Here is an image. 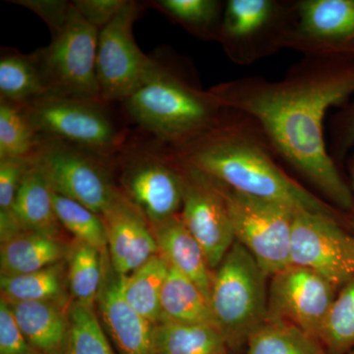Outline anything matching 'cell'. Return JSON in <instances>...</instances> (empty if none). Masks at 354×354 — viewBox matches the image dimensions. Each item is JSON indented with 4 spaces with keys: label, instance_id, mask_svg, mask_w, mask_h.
Wrapping results in <instances>:
<instances>
[{
    "label": "cell",
    "instance_id": "obj_14",
    "mask_svg": "<svg viewBox=\"0 0 354 354\" xmlns=\"http://www.w3.org/2000/svg\"><path fill=\"white\" fill-rule=\"evenodd\" d=\"M124 274L114 271L109 253L97 304L101 323L120 354H156L153 326L124 297Z\"/></svg>",
    "mask_w": 354,
    "mask_h": 354
},
{
    "label": "cell",
    "instance_id": "obj_36",
    "mask_svg": "<svg viewBox=\"0 0 354 354\" xmlns=\"http://www.w3.org/2000/svg\"><path fill=\"white\" fill-rule=\"evenodd\" d=\"M13 3L25 7L39 15L48 25L53 35L62 29L71 12L72 2L62 0H15Z\"/></svg>",
    "mask_w": 354,
    "mask_h": 354
},
{
    "label": "cell",
    "instance_id": "obj_29",
    "mask_svg": "<svg viewBox=\"0 0 354 354\" xmlns=\"http://www.w3.org/2000/svg\"><path fill=\"white\" fill-rule=\"evenodd\" d=\"M39 141L24 106L0 102V158L31 157Z\"/></svg>",
    "mask_w": 354,
    "mask_h": 354
},
{
    "label": "cell",
    "instance_id": "obj_12",
    "mask_svg": "<svg viewBox=\"0 0 354 354\" xmlns=\"http://www.w3.org/2000/svg\"><path fill=\"white\" fill-rule=\"evenodd\" d=\"M181 177L183 201L179 215L214 271L236 241L232 223L223 200L206 174L186 162Z\"/></svg>",
    "mask_w": 354,
    "mask_h": 354
},
{
    "label": "cell",
    "instance_id": "obj_32",
    "mask_svg": "<svg viewBox=\"0 0 354 354\" xmlns=\"http://www.w3.org/2000/svg\"><path fill=\"white\" fill-rule=\"evenodd\" d=\"M31 157L0 158V239L1 242L24 232L14 214V203L23 177L31 167Z\"/></svg>",
    "mask_w": 354,
    "mask_h": 354
},
{
    "label": "cell",
    "instance_id": "obj_6",
    "mask_svg": "<svg viewBox=\"0 0 354 354\" xmlns=\"http://www.w3.org/2000/svg\"><path fill=\"white\" fill-rule=\"evenodd\" d=\"M99 34L72 3L62 29L35 55L50 94L102 102L97 75Z\"/></svg>",
    "mask_w": 354,
    "mask_h": 354
},
{
    "label": "cell",
    "instance_id": "obj_34",
    "mask_svg": "<svg viewBox=\"0 0 354 354\" xmlns=\"http://www.w3.org/2000/svg\"><path fill=\"white\" fill-rule=\"evenodd\" d=\"M0 354H39L30 346L8 302L0 299Z\"/></svg>",
    "mask_w": 354,
    "mask_h": 354
},
{
    "label": "cell",
    "instance_id": "obj_7",
    "mask_svg": "<svg viewBox=\"0 0 354 354\" xmlns=\"http://www.w3.org/2000/svg\"><path fill=\"white\" fill-rule=\"evenodd\" d=\"M102 102L48 93L24 109L39 138L59 140L108 158L120 138Z\"/></svg>",
    "mask_w": 354,
    "mask_h": 354
},
{
    "label": "cell",
    "instance_id": "obj_23",
    "mask_svg": "<svg viewBox=\"0 0 354 354\" xmlns=\"http://www.w3.org/2000/svg\"><path fill=\"white\" fill-rule=\"evenodd\" d=\"M169 270V263L158 253L125 276L123 291L128 304L153 325L160 322V295Z\"/></svg>",
    "mask_w": 354,
    "mask_h": 354
},
{
    "label": "cell",
    "instance_id": "obj_30",
    "mask_svg": "<svg viewBox=\"0 0 354 354\" xmlns=\"http://www.w3.org/2000/svg\"><path fill=\"white\" fill-rule=\"evenodd\" d=\"M53 203L60 225L75 236V241L108 252L106 227L101 216L80 203L55 192Z\"/></svg>",
    "mask_w": 354,
    "mask_h": 354
},
{
    "label": "cell",
    "instance_id": "obj_5",
    "mask_svg": "<svg viewBox=\"0 0 354 354\" xmlns=\"http://www.w3.org/2000/svg\"><path fill=\"white\" fill-rule=\"evenodd\" d=\"M124 102L133 120L165 141L188 138L208 127L213 118L206 97L160 67Z\"/></svg>",
    "mask_w": 354,
    "mask_h": 354
},
{
    "label": "cell",
    "instance_id": "obj_31",
    "mask_svg": "<svg viewBox=\"0 0 354 354\" xmlns=\"http://www.w3.org/2000/svg\"><path fill=\"white\" fill-rule=\"evenodd\" d=\"M69 354H114L94 307L73 301L67 309Z\"/></svg>",
    "mask_w": 354,
    "mask_h": 354
},
{
    "label": "cell",
    "instance_id": "obj_4",
    "mask_svg": "<svg viewBox=\"0 0 354 354\" xmlns=\"http://www.w3.org/2000/svg\"><path fill=\"white\" fill-rule=\"evenodd\" d=\"M207 176L223 200L235 241L245 247L266 274L271 278L290 266L291 232L297 212L279 203L243 194Z\"/></svg>",
    "mask_w": 354,
    "mask_h": 354
},
{
    "label": "cell",
    "instance_id": "obj_27",
    "mask_svg": "<svg viewBox=\"0 0 354 354\" xmlns=\"http://www.w3.org/2000/svg\"><path fill=\"white\" fill-rule=\"evenodd\" d=\"M246 354H329L321 342L290 324L267 320L256 330Z\"/></svg>",
    "mask_w": 354,
    "mask_h": 354
},
{
    "label": "cell",
    "instance_id": "obj_17",
    "mask_svg": "<svg viewBox=\"0 0 354 354\" xmlns=\"http://www.w3.org/2000/svg\"><path fill=\"white\" fill-rule=\"evenodd\" d=\"M7 302L26 339L37 353L69 354V320L62 305L46 301Z\"/></svg>",
    "mask_w": 354,
    "mask_h": 354
},
{
    "label": "cell",
    "instance_id": "obj_1",
    "mask_svg": "<svg viewBox=\"0 0 354 354\" xmlns=\"http://www.w3.org/2000/svg\"><path fill=\"white\" fill-rule=\"evenodd\" d=\"M354 88L348 78L266 88L242 100L241 108L262 123L283 157L342 208L353 196L325 149L323 120L330 106Z\"/></svg>",
    "mask_w": 354,
    "mask_h": 354
},
{
    "label": "cell",
    "instance_id": "obj_15",
    "mask_svg": "<svg viewBox=\"0 0 354 354\" xmlns=\"http://www.w3.org/2000/svg\"><path fill=\"white\" fill-rule=\"evenodd\" d=\"M101 218L106 227L109 261L118 274L128 276L158 253L150 223L122 193Z\"/></svg>",
    "mask_w": 354,
    "mask_h": 354
},
{
    "label": "cell",
    "instance_id": "obj_11",
    "mask_svg": "<svg viewBox=\"0 0 354 354\" xmlns=\"http://www.w3.org/2000/svg\"><path fill=\"white\" fill-rule=\"evenodd\" d=\"M337 291L320 274L288 266L270 278L267 320L290 324L319 341Z\"/></svg>",
    "mask_w": 354,
    "mask_h": 354
},
{
    "label": "cell",
    "instance_id": "obj_39",
    "mask_svg": "<svg viewBox=\"0 0 354 354\" xmlns=\"http://www.w3.org/2000/svg\"><path fill=\"white\" fill-rule=\"evenodd\" d=\"M346 354H354V348L353 349H351V351H348V353H346Z\"/></svg>",
    "mask_w": 354,
    "mask_h": 354
},
{
    "label": "cell",
    "instance_id": "obj_33",
    "mask_svg": "<svg viewBox=\"0 0 354 354\" xmlns=\"http://www.w3.org/2000/svg\"><path fill=\"white\" fill-rule=\"evenodd\" d=\"M272 7L268 0H230L225 13V31L239 38L253 34L269 19Z\"/></svg>",
    "mask_w": 354,
    "mask_h": 354
},
{
    "label": "cell",
    "instance_id": "obj_20",
    "mask_svg": "<svg viewBox=\"0 0 354 354\" xmlns=\"http://www.w3.org/2000/svg\"><path fill=\"white\" fill-rule=\"evenodd\" d=\"M160 321L215 326L209 300L190 279L169 265L160 295Z\"/></svg>",
    "mask_w": 354,
    "mask_h": 354
},
{
    "label": "cell",
    "instance_id": "obj_35",
    "mask_svg": "<svg viewBox=\"0 0 354 354\" xmlns=\"http://www.w3.org/2000/svg\"><path fill=\"white\" fill-rule=\"evenodd\" d=\"M158 4L176 19L192 25L208 24L218 8V2L212 0H162Z\"/></svg>",
    "mask_w": 354,
    "mask_h": 354
},
{
    "label": "cell",
    "instance_id": "obj_22",
    "mask_svg": "<svg viewBox=\"0 0 354 354\" xmlns=\"http://www.w3.org/2000/svg\"><path fill=\"white\" fill-rule=\"evenodd\" d=\"M64 262L38 272L0 277L1 297L7 301H46L62 305L66 299Z\"/></svg>",
    "mask_w": 354,
    "mask_h": 354
},
{
    "label": "cell",
    "instance_id": "obj_3",
    "mask_svg": "<svg viewBox=\"0 0 354 354\" xmlns=\"http://www.w3.org/2000/svg\"><path fill=\"white\" fill-rule=\"evenodd\" d=\"M269 279L237 241L213 271L209 305L232 353L245 349L251 335L267 321Z\"/></svg>",
    "mask_w": 354,
    "mask_h": 354
},
{
    "label": "cell",
    "instance_id": "obj_26",
    "mask_svg": "<svg viewBox=\"0 0 354 354\" xmlns=\"http://www.w3.org/2000/svg\"><path fill=\"white\" fill-rule=\"evenodd\" d=\"M48 93L36 57L20 53H8L1 57V100L24 106Z\"/></svg>",
    "mask_w": 354,
    "mask_h": 354
},
{
    "label": "cell",
    "instance_id": "obj_38",
    "mask_svg": "<svg viewBox=\"0 0 354 354\" xmlns=\"http://www.w3.org/2000/svg\"><path fill=\"white\" fill-rule=\"evenodd\" d=\"M349 138L354 139V123L353 127L351 128V134H349Z\"/></svg>",
    "mask_w": 354,
    "mask_h": 354
},
{
    "label": "cell",
    "instance_id": "obj_2",
    "mask_svg": "<svg viewBox=\"0 0 354 354\" xmlns=\"http://www.w3.org/2000/svg\"><path fill=\"white\" fill-rule=\"evenodd\" d=\"M187 164L232 189L295 212L335 216L334 209L286 176L267 153L241 139H218L190 153Z\"/></svg>",
    "mask_w": 354,
    "mask_h": 354
},
{
    "label": "cell",
    "instance_id": "obj_21",
    "mask_svg": "<svg viewBox=\"0 0 354 354\" xmlns=\"http://www.w3.org/2000/svg\"><path fill=\"white\" fill-rule=\"evenodd\" d=\"M156 354H232L215 326L160 321L153 326Z\"/></svg>",
    "mask_w": 354,
    "mask_h": 354
},
{
    "label": "cell",
    "instance_id": "obj_28",
    "mask_svg": "<svg viewBox=\"0 0 354 354\" xmlns=\"http://www.w3.org/2000/svg\"><path fill=\"white\" fill-rule=\"evenodd\" d=\"M319 342L329 354L354 348V277L337 291Z\"/></svg>",
    "mask_w": 354,
    "mask_h": 354
},
{
    "label": "cell",
    "instance_id": "obj_18",
    "mask_svg": "<svg viewBox=\"0 0 354 354\" xmlns=\"http://www.w3.org/2000/svg\"><path fill=\"white\" fill-rule=\"evenodd\" d=\"M69 248L62 239L39 232H20L1 242L0 270L1 276H17L38 272L64 262Z\"/></svg>",
    "mask_w": 354,
    "mask_h": 354
},
{
    "label": "cell",
    "instance_id": "obj_37",
    "mask_svg": "<svg viewBox=\"0 0 354 354\" xmlns=\"http://www.w3.org/2000/svg\"><path fill=\"white\" fill-rule=\"evenodd\" d=\"M127 0H76L72 2L90 24L101 30L120 13Z\"/></svg>",
    "mask_w": 354,
    "mask_h": 354
},
{
    "label": "cell",
    "instance_id": "obj_19",
    "mask_svg": "<svg viewBox=\"0 0 354 354\" xmlns=\"http://www.w3.org/2000/svg\"><path fill=\"white\" fill-rule=\"evenodd\" d=\"M53 194L46 176L32 162L14 203V214L21 227L29 232L60 239L62 227L55 213Z\"/></svg>",
    "mask_w": 354,
    "mask_h": 354
},
{
    "label": "cell",
    "instance_id": "obj_24",
    "mask_svg": "<svg viewBox=\"0 0 354 354\" xmlns=\"http://www.w3.org/2000/svg\"><path fill=\"white\" fill-rule=\"evenodd\" d=\"M302 31L317 39L354 37V0H310L300 4Z\"/></svg>",
    "mask_w": 354,
    "mask_h": 354
},
{
    "label": "cell",
    "instance_id": "obj_8",
    "mask_svg": "<svg viewBox=\"0 0 354 354\" xmlns=\"http://www.w3.org/2000/svg\"><path fill=\"white\" fill-rule=\"evenodd\" d=\"M57 194L104 215L120 196L102 160L106 158L59 140L39 138L31 156Z\"/></svg>",
    "mask_w": 354,
    "mask_h": 354
},
{
    "label": "cell",
    "instance_id": "obj_9",
    "mask_svg": "<svg viewBox=\"0 0 354 354\" xmlns=\"http://www.w3.org/2000/svg\"><path fill=\"white\" fill-rule=\"evenodd\" d=\"M139 13V4L127 1L120 13L100 30L97 75L104 102H124L160 67L135 41L133 25Z\"/></svg>",
    "mask_w": 354,
    "mask_h": 354
},
{
    "label": "cell",
    "instance_id": "obj_25",
    "mask_svg": "<svg viewBox=\"0 0 354 354\" xmlns=\"http://www.w3.org/2000/svg\"><path fill=\"white\" fill-rule=\"evenodd\" d=\"M108 252L75 241L69 248L67 285L74 301L94 307L104 278Z\"/></svg>",
    "mask_w": 354,
    "mask_h": 354
},
{
    "label": "cell",
    "instance_id": "obj_10",
    "mask_svg": "<svg viewBox=\"0 0 354 354\" xmlns=\"http://www.w3.org/2000/svg\"><path fill=\"white\" fill-rule=\"evenodd\" d=\"M290 265L320 274L339 290L354 277V237L335 216L297 212L291 232Z\"/></svg>",
    "mask_w": 354,
    "mask_h": 354
},
{
    "label": "cell",
    "instance_id": "obj_13",
    "mask_svg": "<svg viewBox=\"0 0 354 354\" xmlns=\"http://www.w3.org/2000/svg\"><path fill=\"white\" fill-rule=\"evenodd\" d=\"M124 165L121 183L125 196L150 225L176 215L183 208V177L162 158L148 152L132 153Z\"/></svg>",
    "mask_w": 354,
    "mask_h": 354
},
{
    "label": "cell",
    "instance_id": "obj_16",
    "mask_svg": "<svg viewBox=\"0 0 354 354\" xmlns=\"http://www.w3.org/2000/svg\"><path fill=\"white\" fill-rule=\"evenodd\" d=\"M150 225L158 253L171 267L190 279L209 302L213 271L202 247L184 225L180 215Z\"/></svg>",
    "mask_w": 354,
    "mask_h": 354
}]
</instances>
